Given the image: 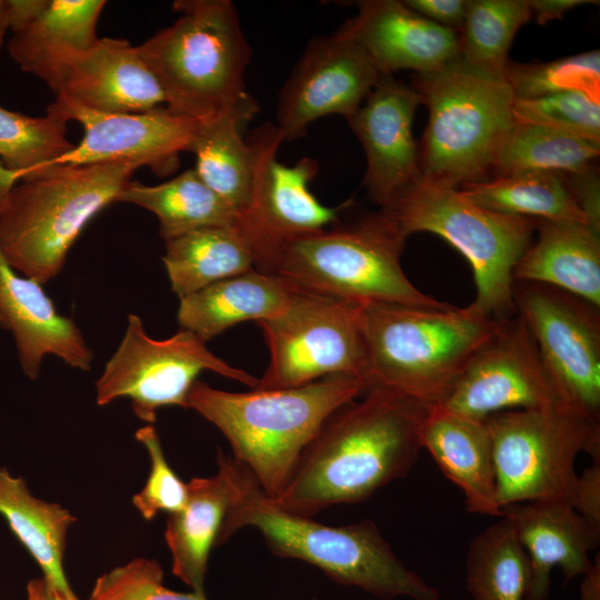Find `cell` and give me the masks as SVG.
Segmentation results:
<instances>
[{
  "label": "cell",
  "instance_id": "6da1fadb",
  "mask_svg": "<svg viewBox=\"0 0 600 600\" xmlns=\"http://www.w3.org/2000/svg\"><path fill=\"white\" fill-rule=\"evenodd\" d=\"M426 411L397 391L368 384L324 420L274 500L292 513L312 517L333 504L368 499L417 462Z\"/></svg>",
  "mask_w": 600,
  "mask_h": 600
},
{
  "label": "cell",
  "instance_id": "7a4b0ae2",
  "mask_svg": "<svg viewBox=\"0 0 600 600\" xmlns=\"http://www.w3.org/2000/svg\"><path fill=\"white\" fill-rule=\"evenodd\" d=\"M232 471L236 496L218 546L239 529L253 527L274 554L306 561L340 584L382 599H439L438 589L394 554L372 521L334 527L292 513L267 496L250 471L233 458Z\"/></svg>",
  "mask_w": 600,
  "mask_h": 600
},
{
  "label": "cell",
  "instance_id": "3957f363",
  "mask_svg": "<svg viewBox=\"0 0 600 600\" xmlns=\"http://www.w3.org/2000/svg\"><path fill=\"white\" fill-rule=\"evenodd\" d=\"M367 386L361 377L333 376L292 388L229 392L197 380L187 404L223 433L232 458L277 499L324 420Z\"/></svg>",
  "mask_w": 600,
  "mask_h": 600
},
{
  "label": "cell",
  "instance_id": "277c9868",
  "mask_svg": "<svg viewBox=\"0 0 600 600\" xmlns=\"http://www.w3.org/2000/svg\"><path fill=\"white\" fill-rule=\"evenodd\" d=\"M406 239L379 210L350 226L258 239L256 268L298 290L360 304L447 306L406 277L400 263Z\"/></svg>",
  "mask_w": 600,
  "mask_h": 600
},
{
  "label": "cell",
  "instance_id": "5b68a950",
  "mask_svg": "<svg viewBox=\"0 0 600 600\" xmlns=\"http://www.w3.org/2000/svg\"><path fill=\"white\" fill-rule=\"evenodd\" d=\"M169 27L136 47L157 78L166 108L203 122L258 111L244 74L251 48L230 0H178Z\"/></svg>",
  "mask_w": 600,
  "mask_h": 600
},
{
  "label": "cell",
  "instance_id": "8992f818",
  "mask_svg": "<svg viewBox=\"0 0 600 600\" xmlns=\"http://www.w3.org/2000/svg\"><path fill=\"white\" fill-rule=\"evenodd\" d=\"M368 384L429 408L440 404L500 320L472 304L457 308L371 302L362 306Z\"/></svg>",
  "mask_w": 600,
  "mask_h": 600
},
{
  "label": "cell",
  "instance_id": "52a82bcc",
  "mask_svg": "<svg viewBox=\"0 0 600 600\" xmlns=\"http://www.w3.org/2000/svg\"><path fill=\"white\" fill-rule=\"evenodd\" d=\"M141 160L53 166L20 181L0 213V250L9 264L40 284L62 270L87 223L118 201Z\"/></svg>",
  "mask_w": 600,
  "mask_h": 600
},
{
  "label": "cell",
  "instance_id": "ba28073f",
  "mask_svg": "<svg viewBox=\"0 0 600 600\" xmlns=\"http://www.w3.org/2000/svg\"><path fill=\"white\" fill-rule=\"evenodd\" d=\"M412 87L429 111L418 147L422 178L453 188L484 181L516 124V97L508 81L459 56L416 73Z\"/></svg>",
  "mask_w": 600,
  "mask_h": 600
},
{
  "label": "cell",
  "instance_id": "9c48e42d",
  "mask_svg": "<svg viewBox=\"0 0 600 600\" xmlns=\"http://www.w3.org/2000/svg\"><path fill=\"white\" fill-rule=\"evenodd\" d=\"M380 210L404 237L432 232L464 256L477 288L476 309L498 320L516 314L512 271L531 244L537 219L487 210L457 188L423 178Z\"/></svg>",
  "mask_w": 600,
  "mask_h": 600
},
{
  "label": "cell",
  "instance_id": "30bf717a",
  "mask_svg": "<svg viewBox=\"0 0 600 600\" xmlns=\"http://www.w3.org/2000/svg\"><path fill=\"white\" fill-rule=\"evenodd\" d=\"M492 441L500 509L530 501L571 504L584 451L600 460V424L567 408L519 409L486 418Z\"/></svg>",
  "mask_w": 600,
  "mask_h": 600
},
{
  "label": "cell",
  "instance_id": "8fae6325",
  "mask_svg": "<svg viewBox=\"0 0 600 600\" xmlns=\"http://www.w3.org/2000/svg\"><path fill=\"white\" fill-rule=\"evenodd\" d=\"M362 306L294 289L280 313L258 322L270 360L254 389L299 387L333 376L368 380Z\"/></svg>",
  "mask_w": 600,
  "mask_h": 600
},
{
  "label": "cell",
  "instance_id": "7c38bea8",
  "mask_svg": "<svg viewBox=\"0 0 600 600\" xmlns=\"http://www.w3.org/2000/svg\"><path fill=\"white\" fill-rule=\"evenodd\" d=\"M206 370L250 389L258 386V378L228 364L191 331L181 329L168 339L157 340L148 336L141 318L130 313L122 340L96 382V402L103 407L128 398L134 414L153 424L163 407L188 409L189 392Z\"/></svg>",
  "mask_w": 600,
  "mask_h": 600
},
{
  "label": "cell",
  "instance_id": "4fadbf2b",
  "mask_svg": "<svg viewBox=\"0 0 600 600\" xmlns=\"http://www.w3.org/2000/svg\"><path fill=\"white\" fill-rule=\"evenodd\" d=\"M512 298L563 402L599 420L600 308L558 288L527 281H513Z\"/></svg>",
  "mask_w": 600,
  "mask_h": 600
},
{
  "label": "cell",
  "instance_id": "5bb4252c",
  "mask_svg": "<svg viewBox=\"0 0 600 600\" xmlns=\"http://www.w3.org/2000/svg\"><path fill=\"white\" fill-rule=\"evenodd\" d=\"M438 406L474 419L512 409H570L517 313L500 320L494 334L471 358Z\"/></svg>",
  "mask_w": 600,
  "mask_h": 600
},
{
  "label": "cell",
  "instance_id": "9a60e30c",
  "mask_svg": "<svg viewBox=\"0 0 600 600\" xmlns=\"http://www.w3.org/2000/svg\"><path fill=\"white\" fill-rule=\"evenodd\" d=\"M380 76L353 41L337 31L316 37L279 93L276 127L284 140H293L326 116L347 119L362 104Z\"/></svg>",
  "mask_w": 600,
  "mask_h": 600
},
{
  "label": "cell",
  "instance_id": "2e32d148",
  "mask_svg": "<svg viewBox=\"0 0 600 600\" xmlns=\"http://www.w3.org/2000/svg\"><path fill=\"white\" fill-rule=\"evenodd\" d=\"M47 116L83 127L78 144L52 161L53 166H82L117 160H141L157 173L177 167L178 154L190 151L200 121L166 107L137 113H103L56 98Z\"/></svg>",
  "mask_w": 600,
  "mask_h": 600
},
{
  "label": "cell",
  "instance_id": "e0dca14e",
  "mask_svg": "<svg viewBox=\"0 0 600 600\" xmlns=\"http://www.w3.org/2000/svg\"><path fill=\"white\" fill-rule=\"evenodd\" d=\"M421 97L392 74H381L347 121L367 159L363 184L383 208L422 179L412 121Z\"/></svg>",
  "mask_w": 600,
  "mask_h": 600
},
{
  "label": "cell",
  "instance_id": "ac0fdd59",
  "mask_svg": "<svg viewBox=\"0 0 600 600\" xmlns=\"http://www.w3.org/2000/svg\"><path fill=\"white\" fill-rule=\"evenodd\" d=\"M248 140L254 150V181L240 229L251 242L318 231L338 220L339 211L349 202L330 208L311 193L309 183L319 168L314 159L302 158L293 166L278 161L284 139L270 123L258 128Z\"/></svg>",
  "mask_w": 600,
  "mask_h": 600
},
{
  "label": "cell",
  "instance_id": "d6986e66",
  "mask_svg": "<svg viewBox=\"0 0 600 600\" xmlns=\"http://www.w3.org/2000/svg\"><path fill=\"white\" fill-rule=\"evenodd\" d=\"M337 32L358 44L380 74L427 72L460 56L458 31L439 26L403 1L366 0Z\"/></svg>",
  "mask_w": 600,
  "mask_h": 600
},
{
  "label": "cell",
  "instance_id": "ffe728a7",
  "mask_svg": "<svg viewBox=\"0 0 600 600\" xmlns=\"http://www.w3.org/2000/svg\"><path fill=\"white\" fill-rule=\"evenodd\" d=\"M57 98L103 113H137L166 104L163 91L137 48L126 39L99 38L61 69Z\"/></svg>",
  "mask_w": 600,
  "mask_h": 600
},
{
  "label": "cell",
  "instance_id": "44dd1931",
  "mask_svg": "<svg viewBox=\"0 0 600 600\" xmlns=\"http://www.w3.org/2000/svg\"><path fill=\"white\" fill-rule=\"evenodd\" d=\"M0 327L13 336L24 374L39 377L46 356L88 371L93 351L74 321L61 314L42 284L16 271L0 250Z\"/></svg>",
  "mask_w": 600,
  "mask_h": 600
},
{
  "label": "cell",
  "instance_id": "7402d4cb",
  "mask_svg": "<svg viewBox=\"0 0 600 600\" xmlns=\"http://www.w3.org/2000/svg\"><path fill=\"white\" fill-rule=\"evenodd\" d=\"M501 517L512 526L530 561V582L524 600H547L554 566L571 580L588 572L589 552L600 540V526L564 501H530L506 506Z\"/></svg>",
  "mask_w": 600,
  "mask_h": 600
},
{
  "label": "cell",
  "instance_id": "603a6c76",
  "mask_svg": "<svg viewBox=\"0 0 600 600\" xmlns=\"http://www.w3.org/2000/svg\"><path fill=\"white\" fill-rule=\"evenodd\" d=\"M419 439L442 473L463 492L468 511L501 517L486 419L432 406L427 408L421 421Z\"/></svg>",
  "mask_w": 600,
  "mask_h": 600
},
{
  "label": "cell",
  "instance_id": "cb8c5ba5",
  "mask_svg": "<svg viewBox=\"0 0 600 600\" xmlns=\"http://www.w3.org/2000/svg\"><path fill=\"white\" fill-rule=\"evenodd\" d=\"M218 471L208 478H192L183 508L170 513L164 538L171 554L172 573L204 596V580L210 552L236 496L232 458L217 453Z\"/></svg>",
  "mask_w": 600,
  "mask_h": 600
},
{
  "label": "cell",
  "instance_id": "d4e9b609",
  "mask_svg": "<svg viewBox=\"0 0 600 600\" xmlns=\"http://www.w3.org/2000/svg\"><path fill=\"white\" fill-rule=\"evenodd\" d=\"M536 230L513 281L551 286L600 308V231L581 221L548 219H537Z\"/></svg>",
  "mask_w": 600,
  "mask_h": 600
},
{
  "label": "cell",
  "instance_id": "484cf974",
  "mask_svg": "<svg viewBox=\"0 0 600 600\" xmlns=\"http://www.w3.org/2000/svg\"><path fill=\"white\" fill-rule=\"evenodd\" d=\"M103 0H44L40 11L13 32L11 58L53 91L62 67L99 39L96 33Z\"/></svg>",
  "mask_w": 600,
  "mask_h": 600
},
{
  "label": "cell",
  "instance_id": "4316f807",
  "mask_svg": "<svg viewBox=\"0 0 600 600\" xmlns=\"http://www.w3.org/2000/svg\"><path fill=\"white\" fill-rule=\"evenodd\" d=\"M294 289L277 276L251 269L180 298L178 322L208 342L239 322L277 316Z\"/></svg>",
  "mask_w": 600,
  "mask_h": 600
},
{
  "label": "cell",
  "instance_id": "83f0119b",
  "mask_svg": "<svg viewBox=\"0 0 600 600\" xmlns=\"http://www.w3.org/2000/svg\"><path fill=\"white\" fill-rule=\"evenodd\" d=\"M0 514L53 588L73 593L63 569L67 537L76 517L61 504L34 497L22 477L0 468Z\"/></svg>",
  "mask_w": 600,
  "mask_h": 600
},
{
  "label": "cell",
  "instance_id": "f1b7e54d",
  "mask_svg": "<svg viewBox=\"0 0 600 600\" xmlns=\"http://www.w3.org/2000/svg\"><path fill=\"white\" fill-rule=\"evenodd\" d=\"M163 264L179 298L256 266V252L238 227H208L164 240Z\"/></svg>",
  "mask_w": 600,
  "mask_h": 600
},
{
  "label": "cell",
  "instance_id": "f546056e",
  "mask_svg": "<svg viewBox=\"0 0 600 600\" xmlns=\"http://www.w3.org/2000/svg\"><path fill=\"white\" fill-rule=\"evenodd\" d=\"M118 201L137 204L156 214L163 240L208 227L239 228L242 219L194 169L156 186L129 181Z\"/></svg>",
  "mask_w": 600,
  "mask_h": 600
},
{
  "label": "cell",
  "instance_id": "4dcf8cb0",
  "mask_svg": "<svg viewBox=\"0 0 600 600\" xmlns=\"http://www.w3.org/2000/svg\"><path fill=\"white\" fill-rule=\"evenodd\" d=\"M458 191L468 201L498 213L586 222L581 208L560 172H512L463 184Z\"/></svg>",
  "mask_w": 600,
  "mask_h": 600
},
{
  "label": "cell",
  "instance_id": "1f68e13d",
  "mask_svg": "<svg viewBox=\"0 0 600 600\" xmlns=\"http://www.w3.org/2000/svg\"><path fill=\"white\" fill-rule=\"evenodd\" d=\"M244 123L233 116L203 121L190 148L198 176L241 217L250 208L254 181V150L241 134Z\"/></svg>",
  "mask_w": 600,
  "mask_h": 600
},
{
  "label": "cell",
  "instance_id": "d6a6232c",
  "mask_svg": "<svg viewBox=\"0 0 600 600\" xmlns=\"http://www.w3.org/2000/svg\"><path fill=\"white\" fill-rule=\"evenodd\" d=\"M466 581L473 600H524L530 561L506 518L501 517L470 542Z\"/></svg>",
  "mask_w": 600,
  "mask_h": 600
},
{
  "label": "cell",
  "instance_id": "836d02e7",
  "mask_svg": "<svg viewBox=\"0 0 600 600\" xmlns=\"http://www.w3.org/2000/svg\"><path fill=\"white\" fill-rule=\"evenodd\" d=\"M600 142L559 129L516 122L494 161V177L520 171L578 173L591 168Z\"/></svg>",
  "mask_w": 600,
  "mask_h": 600
},
{
  "label": "cell",
  "instance_id": "e575fe53",
  "mask_svg": "<svg viewBox=\"0 0 600 600\" xmlns=\"http://www.w3.org/2000/svg\"><path fill=\"white\" fill-rule=\"evenodd\" d=\"M532 17L528 0H471L461 28L460 56L494 77L504 78L517 31Z\"/></svg>",
  "mask_w": 600,
  "mask_h": 600
},
{
  "label": "cell",
  "instance_id": "d590c367",
  "mask_svg": "<svg viewBox=\"0 0 600 600\" xmlns=\"http://www.w3.org/2000/svg\"><path fill=\"white\" fill-rule=\"evenodd\" d=\"M67 123L44 116L29 117L0 106V160L21 181L37 177L73 144Z\"/></svg>",
  "mask_w": 600,
  "mask_h": 600
},
{
  "label": "cell",
  "instance_id": "8d00e7d4",
  "mask_svg": "<svg viewBox=\"0 0 600 600\" xmlns=\"http://www.w3.org/2000/svg\"><path fill=\"white\" fill-rule=\"evenodd\" d=\"M504 79L516 99L583 91L599 100L600 51L592 50L546 63H508Z\"/></svg>",
  "mask_w": 600,
  "mask_h": 600
},
{
  "label": "cell",
  "instance_id": "74e56055",
  "mask_svg": "<svg viewBox=\"0 0 600 600\" xmlns=\"http://www.w3.org/2000/svg\"><path fill=\"white\" fill-rule=\"evenodd\" d=\"M516 122L567 131L600 142V103L583 91H564L514 99Z\"/></svg>",
  "mask_w": 600,
  "mask_h": 600
},
{
  "label": "cell",
  "instance_id": "f35d334b",
  "mask_svg": "<svg viewBox=\"0 0 600 600\" xmlns=\"http://www.w3.org/2000/svg\"><path fill=\"white\" fill-rule=\"evenodd\" d=\"M89 600H207L206 596L171 590L154 559L136 558L101 574Z\"/></svg>",
  "mask_w": 600,
  "mask_h": 600
},
{
  "label": "cell",
  "instance_id": "ab89813d",
  "mask_svg": "<svg viewBox=\"0 0 600 600\" xmlns=\"http://www.w3.org/2000/svg\"><path fill=\"white\" fill-rule=\"evenodd\" d=\"M136 439L146 448L150 457V472L142 489L132 498L134 508L146 520H152L159 512L174 513L183 508L188 498V486L169 466L152 424L136 431Z\"/></svg>",
  "mask_w": 600,
  "mask_h": 600
},
{
  "label": "cell",
  "instance_id": "60d3db41",
  "mask_svg": "<svg viewBox=\"0 0 600 600\" xmlns=\"http://www.w3.org/2000/svg\"><path fill=\"white\" fill-rule=\"evenodd\" d=\"M563 177L584 214L586 222L600 231V184L594 167L578 173H563Z\"/></svg>",
  "mask_w": 600,
  "mask_h": 600
},
{
  "label": "cell",
  "instance_id": "b9f144b4",
  "mask_svg": "<svg viewBox=\"0 0 600 600\" xmlns=\"http://www.w3.org/2000/svg\"><path fill=\"white\" fill-rule=\"evenodd\" d=\"M403 2L428 20L454 31L461 30L468 7L467 0H407Z\"/></svg>",
  "mask_w": 600,
  "mask_h": 600
},
{
  "label": "cell",
  "instance_id": "7bdbcfd3",
  "mask_svg": "<svg viewBox=\"0 0 600 600\" xmlns=\"http://www.w3.org/2000/svg\"><path fill=\"white\" fill-rule=\"evenodd\" d=\"M571 506L592 523L600 526V463L594 461L578 478Z\"/></svg>",
  "mask_w": 600,
  "mask_h": 600
},
{
  "label": "cell",
  "instance_id": "ee69618b",
  "mask_svg": "<svg viewBox=\"0 0 600 600\" xmlns=\"http://www.w3.org/2000/svg\"><path fill=\"white\" fill-rule=\"evenodd\" d=\"M590 2L594 3L588 0H528L531 14L540 24L560 19L570 9Z\"/></svg>",
  "mask_w": 600,
  "mask_h": 600
},
{
  "label": "cell",
  "instance_id": "f6af8a7d",
  "mask_svg": "<svg viewBox=\"0 0 600 600\" xmlns=\"http://www.w3.org/2000/svg\"><path fill=\"white\" fill-rule=\"evenodd\" d=\"M27 600H80L49 584L43 577L31 579L27 584Z\"/></svg>",
  "mask_w": 600,
  "mask_h": 600
},
{
  "label": "cell",
  "instance_id": "bcb514c9",
  "mask_svg": "<svg viewBox=\"0 0 600 600\" xmlns=\"http://www.w3.org/2000/svg\"><path fill=\"white\" fill-rule=\"evenodd\" d=\"M581 600H600V560L597 556L592 568L582 574Z\"/></svg>",
  "mask_w": 600,
  "mask_h": 600
},
{
  "label": "cell",
  "instance_id": "7dc6e473",
  "mask_svg": "<svg viewBox=\"0 0 600 600\" xmlns=\"http://www.w3.org/2000/svg\"><path fill=\"white\" fill-rule=\"evenodd\" d=\"M21 181L18 172L8 169L0 160V213L6 209L13 188Z\"/></svg>",
  "mask_w": 600,
  "mask_h": 600
},
{
  "label": "cell",
  "instance_id": "c3c4849f",
  "mask_svg": "<svg viewBox=\"0 0 600 600\" xmlns=\"http://www.w3.org/2000/svg\"><path fill=\"white\" fill-rule=\"evenodd\" d=\"M7 30H8L7 3H6V0H0V48H1L3 37Z\"/></svg>",
  "mask_w": 600,
  "mask_h": 600
}]
</instances>
